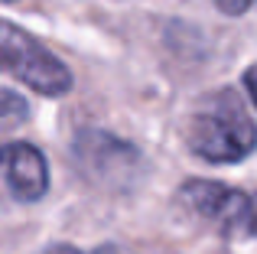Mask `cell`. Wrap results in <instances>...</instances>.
I'll use <instances>...</instances> for the list:
<instances>
[{"label":"cell","instance_id":"obj_1","mask_svg":"<svg viewBox=\"0 0 257 254\" xmlns=\"http://www.w3.org/2000/svg\"><path fill=\"white\" fill-rule=\"evenodd\" d=\"M186 144L205 163H241L257 150V124L234 88H218L192 108Z\"/></svg>","mask_w":257,"mask_h":254},{"label":"cell","instance_id":"obj_2","mask_svg":"<svg viewBox=\"0 0 257 254\" xmlns=\"http://www.w3.org/2000/svg\"><path fill=\"white\" fill-rule=\"evenodd\" d=\"M72 157L78 170L98 189L107 192H134L147 179V157L131 144L101 127H85L72 140Z\"/></svg>","mask_w":257,"mask_h":254},{"label":"cell","instance_id":"obj_3","mask_svg":"<svg viewBox=\"0 0 257 254\" xmlns=\"http://www.w3.org/2000/svg\"><path fill=\"white\" fill-rule=\"evenodd\" d=\"M179 202L195 218L212 225L221 238L231 241L257 238V192L218 179H189L179 186Z\"/></svg>","mask_w":257,"mask_h":254},{"label":"cell","instance_id":"obj_4","mask_svg":"<svg viewBox=\"0 0 257 254\" xmlns=\"http://www.w3.org/2000/svg\"><path fill=\"white\" fill-rule=\"evenodd\" d=\"M0 56H4L7 75H13L17 82H23L26 88L46 98H62L75 85L62 59H56L46 46H39L30 33H23L13 23H4L0 30Z\"/></svg>","mask_w":257,"mask_h":254},{"label":"cell","instance_id":"obj_5","mask_svg":"<svg viewBox=\"0 0 257 254\" xmlns=\"http://www.w3.org/2000/svg\"><path fill=\"white\" fill-rule=\"evenodd\" d=\"M4 176H7V189L17 202H39L49 189L46 157L26 140L4 144Z\"/></svg>","mask_w":257,"mask_h":254},{"label":"cell","instance_id":"obj_6","mask_svg":"<svg viewBox=\"0 0 257 254\" xmlns=\"http://www.w3.org/2000/svg\"><path fill=\"white\" fill-rule=\"evenodd\" d=\"M30 114V108H26V101L17 95V91H10V88H4V124L7 127H13V124H20L23 117Z\"/></svg>","mask_w":257,"mask_h":254},{"label":"cell","instance_id":"obj_7","mask_svg":"<svg viewBox=\"0 0 257 254\" xmlns=\"http://www.w3.org/2000/svg\"><path fill=\"white\" fill-rule=\"evenodd\" d=\"M39 254H134V251L120 248V244H98V248H91V251H82V248H75V244H49V248H43Z\"/></svg>","mask_w":257,"mask_h":254},{"label":"cell","instance_id":"obj_8","mask_svg":"<svg viewBox=\"0 0 257 254\" xmlns=\"http://www.w3.org/2000/svg\"><path fill=\"white\" fill-rule=\"evenodd\" d=\"M215 7H218L225 17H241V13H247L251 7L257 4V0H212Z\"/></svg>","mask_w":257,"mask_h":254},{"label":"cell","instance_id":"obj_9","mask_svg":"<svg viewBox=\"0 0 257 254\" xmlns=\"http://www.w3.org/2000/svg\"><path fill=\"white\" fill-rule=\"evenodd\" d=\"M244 88H247V95H251V101L257 104V62L244 72Z\"/></svg>","mask_w":257,"mask_h":254},{"label":"cell","instance_id":"obj_10","mask_svg":"<svg viewBox=\"0 0 257 254\" xmlns=\"http://www.w3.org/2000/svg\"><path fill=\"white\" fill-rule=\"evenodd\" d=\"M7 4H13V0H7Z\"/></svg>","mask_w":257,"mask_h":254}]
</instances>
